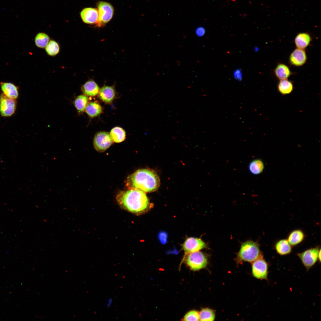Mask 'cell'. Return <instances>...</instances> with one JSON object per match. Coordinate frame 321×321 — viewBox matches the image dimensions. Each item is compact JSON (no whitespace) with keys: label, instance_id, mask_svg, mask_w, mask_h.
I'll return each mask as SVG.
<instances>
[{"label":"cell","instance_id":"cell-1","mask_svg":"<svg viewBox=\"0 0 321 321\" xmlns=\"http://www.w3.org/2000/svg\"><path fill=\"white\" fill-rule=\"evenodd\" d=\"M116 199L122 208L136 214L146 212L150 207L149 201L146 194L138 189L121 191L117 195Z\"/></svg>","mask_w":321,"mask_h":321},{"label":"cell","instance_id":"cell-2","mask_svg":"<svg viewBox=\"0 0 321 321\" xmlns=\"http://www.w3.org/2000/svg\"><path fill=\"white\" fill-rule=\"evenodd\" d=\"M160 185L158 175L154 171L147 169L137 170L128 177L126 182L128 189H138L146 192L155 191Z\"/></svg>","mask_w":321,"mask_h":321},{"label":"cell","instance_id":"cell-3","mask_svg":"<svg viewBox=\"0 0 321 321\" xmlns=\"http://www.w3.org/2000/svg\"><path fill=\"white\" fill-rule=\"evenodd\" d=\"M262 257L263 255L260 249L259 244L252 240H248L241 245L237 255V260L238 262H252Z\"/></svg>","mask_w":321,"mask_h":321},{"label":"cell","instance_id":"cell-4","mask_svg":"<svg viewBox=\"0 0 321 321\" xmlns=\"http://www.w3.org/2000/svg\"><path fill=\"white\" fill-rule=\"evenodd\" d=\"M186 264L193 271H196L205 268L208 262L206 255L199 251L189 253L185 259Z\"/></svg>","mask_w":321,"mask_h":321},{"label":"cell","instance_id":"cell-5","mask_svg":"<svg viewBox=\"0 0 321 321\" xmlns=\"http://www.w3.org/2000/svg\"><path fill=\"white\" fill-rule=\"evenodd\" d=\"M320 249L318 247L311 248L297 254L307 271L318 261V254Z\"/></svg>","mask_w":321,"mask_h":321},{"label":"cell","instance_id":"cell-6","mask_svg":"<svg viewBox=\"0 0 321 321\" xmlns=\"http://www.w3.org/2000/svg\"><path fill=\"white\" fill-rule=\"evenodd\" d=\"M99 17L97 26L100 27L104 26L112 18L114 13V9L110 3L104 1H100L97 4Z\"/></svg>","mask_w":321,"mask_h":321},{"label":"cell","instance_id":"cell-7","mask_svg":"<svg viewBox=\"0 0 321 321\" xmlns=\"http://www.w3.org/2000/svg\"><path fill=\"white\" fill-rule=\"evenodd\" d=\"M269 265L263 258L260 257L252 262V272L255 278L261 280H268Z\"/></svg>","mask_w":321,"mask_h":321},{"label":"cell","instance_id":"cell-8","mask_svg":"<svg viewBox=\"0 0 321 321\" xmlns=\"http://www.w3.org/2000/svg\"><path fill=\"white\" fill-rule=\"evenodd\" d=\"M113 142L108 132L102 131L95 134L93 140V146L96 151L103 152L109 148Z\"/></svg>","mask_w":321,"mask_h":321},{"label":"cell","instance_id":"cell-9","mask_svg":"<svg viewBox=\"0 0 321 321\" xmlns=\"http://www.w3.org/2000/svg\"><path fill=\"white\" fill-rule=\"evenodd\" d=\"M1 96L0 113L4 117H10L15 113L16 108V101L8 97L3 93Z\"/></svg>","mask_w":321,"mask_h":321},{"label":"cell","instance_id":"cell-10","mask_svg":"<svg viewBox=\"0 0 321 321\" xmlns=\"http://www.w3.org/2000/svg\"><path fill=\"white\" fill-rule=\"evenodd\" d=\"M206 246L204 242L200 239L190 237L185 240L182 248L185 252L189 253L199 251L204 248Z\"/></svg>","mask_w":321,"mask_h":321},{"label":"cell","instance_id":"cell-11","mask_svg":"<svg viewBox=\"0 0 321 321\" xmlns=\"http://www.w3.org/2000/svg\"><path fill=\"white\" fill-rule=\"evenodd\" d=\"M307 57L305 49L296 48L290 54L289 58V64L295 67H300L306 62Z\"/></svg>","mask_w":321,"mask_h":321},{"label":"cell","instance_id":"cell-12","mask_svg":"<svg viewBox=\"0 0 321 321\" xmlns=\"http://www.w3.org/2000/svg\"><path fill=\"white\" fill-rule=\"evenodd\" d=\"M80 15L83 21L86 24H96L98 21V12L96 8H85L81 12Z\"/></svg>","mask_w":321,"mask_h":321},{"label":"cell","instance_id":"cell-13","mask_svg":"<svg viewBox=\"0 0 321 321\" xmlns=\"http://www.w3.org/2000/svg\"><path fill=\"white\" fill-rule=\"evenodd\" d=\"M116 93L113 86H105L100 90L98 96L99 98L106 103L111 104L116 97Z\"/></svg>","mask_w":321,"mask_h":321},{"label":"cell","instance_id":"cell-14","mask_svg":"<svg viewBox=\"0 0 321 321\" xmlns=\"http://www.w3.org/2000/svg\"><path fill=\"white\" fill-rule=\"evenodd\" d=\"M3 93L10 98L16 99L18 96V88L13 83L1 82L0 83Z\"/></svg>","mask_w":321,"mask_h":321},{"label":"cell","instance_id":"cell-15","mask_svg":"<svg viewBox=\"0 0 321 321\" xmlns=\"http://www.w3.org/2000/svg\"><path fill=\"white\" fill-rule=\"evenodd\" d=\"M81 90L84 95L87 96H95L98 94L100 89L94 80H90L82 86Z\"/></svg>","mask_w":321,"mask_h":321},{"label":"cell","instance_id":"cell-16","mask_svg":"<svg viewBox=\"0 0 321 321\" xmlns=\"http://www.w3.org/2000/svg\"><path fill=\"white\" fill-rule=\"evenodd\" d=\"M311 41V37L309 33L301 32L295 37L294 43L297 48L305 49L310 45Z\"/></svg>","mask_w":321,"mask_h":321},{"label":"cell","instance_id":"cell-17","mask_svg":"<svg viewBox=\"0 0 321 321\" xmlns=\"http://www.w3.org/2000/svg\"><path fill=\"white\" fill-rule=\"evenodd\" d=\"M276 77L280 80L287 79L292 74L289 68L285 64L279 63L274 70Z\"/></svg>","mask_w":321,"mask_h":321},{"label":"cell","instance_id":"cell-18","mask_svg":"<svg viewBox=\"0 0 321 321\" xmlns=\"http://www.w3.org/2000/svg\"><path fill=\"white\" fill-rule=\"evenodd\" d=\"M291 245L287 240L282 239L277 241L274 246L276 252L281 256L289 254L292 251Z\"/></svg>","mask_w":321,"mask_h":321},{"label":"cell","instance_id":"cell-19","mask_svg":"<svg viewBox=\"0 0 321 321\" xmlns=\"http://www.w3.org/2000/svg\"><path fill=\"white\" fill-rule=\"evenodd\" d=\"M305 237L304 233L302 230L297 229L290 232L288 236L287 240L291 246H295L302 243L304 240Z\"/></svg>","mask_w":321,"mask_h":321},{"label":"cell","instance_id":"cell-20","mask_svg":"<svg viewBox=\"0 0 321 321\" xmlns=\"http://www.w3.org/2000/svg\"><path fill=\"white\" fill-rule=\"evenodd\" d=\"M277 89L278 92L282 95L289 94L293 90V83L288 79L280 80L277 85Z\"/></svg>","mask_w":321,"mask_h":321},{"label":"cell","instance_id":"cell-21","mask_svg":"<svg viewBox=\"0 0 321 321\" xmlns=\"http://www.w3.org/2000/svg\"><path fill=\"white\" fill-rule=\"evenodd\" d=\"M88 103V98L85 95L77 96L74 100V105L79 114L84 111Z\"/></svg>","mask_w":321,"mask_h":321},{"label":"cell","instance_id":"cell-22","mask_svg":"<svg viewBox=\"0 0 321 321\" xmlns=\"http://www.w3.org/2000/svg\"><path fill=\"white\" fill-rule=\"evenodd\" d=\"M85 110L89 116L91 118H94L101 113L102 108L97 102H91L88 103Z\"/></svg>","mask_w":321,"mask_h":321},{"label":"cell","instance_id":"cell-23","mask_svg":"<svg viewBox=\"0 0 321 321\" xmlns=\"http://www.w3.org/2000/svg\"><path fill=\"white\" fill-rule=\"evenodd\" d=\"M110 135L113 142L117 143L123 141L126 137L125 131L122 128L118 127L112 128Z\"/></svg>","mask_w":321,"mask_h":321},{"label":"cell","instance_id":"cell-24","mask_svg":"<svg viewBox=\"0 0 321 321\" xmlns=\"http://www.w3.org/2000/svg\"><path fill=\"white\" fill-rule=\"evenodd\" d=\"M264 168L263 162L260 159L253 160L249 163L248 168L250 172L253 174L257 175L261 173Z\"/></svg>","mask_w":321,"mask_h":321},{"label":"cell","instance_id":"cell-25","mask_svg":"<svg viewBox=\"0 0 321 321\" xmlns=\"http://www.w3.org/2000/svg\"><path fill=\"white\" fill-rule=\"evenodd\" d=\"M50 37L46 33L40 32L36 36L34 42L38 48H45L50 41Z\"/></svg>","mask_w":321,"mask_h":321},{"label":"cell","instance_id":"cell-26","mask_svg":"<svg viewBox=\"0 0 321 321\" xmlns=\"http://www.w3.org/2000/svg\"><path fill=\"white\" fill-rule=\"evenodd\" d=\"M60 48L59 44L56 41L51 40L45 47V50L48 55L54 56L59 53Z\"/></svg>","mask_w":321,"mask_h":321},{"label":"cell","instance_id":"cell-27","mask_svg":"<svg viewBox=\"0 0 321 321\" xmlns=\"http://www.w3.org/2000/svg\"><path fill=\"white\" fill-rule=\"evenodd\" d=\"M199 320L213 321L214 320L215 315L214 311L206 308L202 309L199 313Z\"/></svg>","mask_w":321,"mask_h":321},{"label":"cell","instance_id":"cell-28","mask_svg":"<svg viewBox=\"0 0 321 321\" xmlns=\"http://www.w3.org/2000/svg\"><path fill=\"white\" fill-rule=\"evenodd\" d=\"M183 320H199V313L197 311L193 310L187 312L184 316Z\"/></svg>","mask_w":321,"mask_h":321},{"label":"cell","instance_id":"cell-29","mask_svg":"<svg viewBox=\"0 0 321 321\" xmlns=\"http://www.w3.org/2000/svg\"><path fill=\"white\" fill-rule=\"evenodd\" d=\"M233 76L234 78L237 81H241L243 79V73L240 68L235 69L233 73Z\"/></svg>","mask_w":321,"mask_h":321},{"label":"cell","instance_id":"cell-30","mask_svg":"<svg viewBox=\"0 0 321 321\" xmlns=\"http://www.w3.org/2000/svg\"><path fill=\"white\" fill-rule=\"evenodd\" d=\"M158 237L159 240L162 244H164L166 242L167 235L166 232H160L158 235Z\"/></svg>","mask_w":321,"mask_h":321},{"label":"cell","instance_id":"cell-31","mask_svg":"<svg viewBox=\"0 0 321 321\" xmlns=\"http://www.w3.org/2000/svg\"><path fill=\"white\" fill-rule=\"evenodd\" d=\"M195 33L196 36L198 37H202L205 33V29L202 26L199 27L196 29Z\"/></svg>","mask_w":321,"mask_h":321},{"label":"cell","instance_id":"cell-32","mask_svg":"<svg viewBox=\"0 0 321 321\" xmlns=\"http://www.w3.org/2000/svg\"><path fill=\"white\" fill-rule=\"evenodd\" d=\"M112 302V299L111 297H110L108 298V302L106 305V307L107 308H109L111 306Z\"/></svg>","mask_w":321,"mask_h":321},{"label":"cell","instance_id":"cell-33","mask_svg":"<svg viewBox=\"0 0 321 321\" xmlns=\"http://www.w3.org/2000/svg\"><path fill=\"white\" fill-rule=\"evenodd\" d=\"M321 249H320V250H319V253H318V261H319L320 262V261H321Z\"/></svg>","mask_w":321,"mask_h":321},{"label":"cell","instance_id":"cell-34","mask_svg":"<svg viewBox=\"0 0 321 321\" xmlns=\"http://www.w3.org/2000/svg\"><path fill=\"white\" fill-rule=\"evenodd\" d=\"M1 101V96L0 95V103Z\"/></svg>","mask_w":321,"mask_h":321}]
</instances>
